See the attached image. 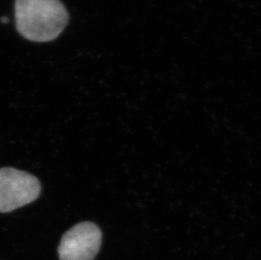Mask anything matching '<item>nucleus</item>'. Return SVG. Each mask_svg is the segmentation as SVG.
<instances>
[{"label": "nucleus", "mask_w": 261, "mask_h": 260, "mask_svg": "<svg viewBox=\"0 0 261 260\" xmlns=\"http://www.w3.org/2000/svg\"><path fill=\"white\" fill-rule=\"evenodd\" d=\"M18 32L32 42H50L59 37L69 21L59 0H15Z\"/></svg>", "instance_id": "1"}, {"label": "nucleus", "mask_w": 261, "mask_h": 260, "mask_svg": "<svg viewBox=\"0 0 261 260\" xmlns=\"http://www.w3.org/2000/svg\"><path fill=\"white\" fill-rule=\"evenodd\" d=\"M41 194L39 180L12 167L0 168V213H8L35 201Z\"/></svg>", "instance_id": "2"}, {"label": "nucleus", "mask_w": 261, "mask_h": 260, "mask_svg": "<svg viewBox=\"0 0 261 260\" xmlns=\"http://www.w3.org/2000/svg\"><path fill=\"white\" fill-rule=\"evenodd\" d=\"M101 244V230L96 224L84 221L73 226L59 243L60 260H93Z\"/></svg>", "instance_id": "3"}, {"label": "nucleus", "mask_w": 261, "mask_h": 260, "mask_svg": "<svg viewBox=\"0 0 261 260\" xmlns=\"http://www.w3.org/2000/svg\"><path fill=\"white\" fill-rule=\"evenodd\" d=\"M1 21H2L3 23H7L8 19L6 17L2 18V19H1Z\"/></svg>", "instance_id": "4"}]
</instances>
